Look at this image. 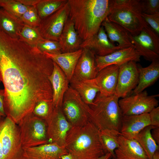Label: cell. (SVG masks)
Returning a JSON list of instances; mask_svg holds the SVG:
<instances>
[{
    "label": "cell",
    "mask_w": 159,
    "mask_h": 159,
    "mask_svg": "<svg viewBox=\"0 0 159 159\" xmlns=\"http://www.w3.org/2000/svg\"><path fill=\"white\" fill-rule=\"evenodd\" d=\"M53 62L35 47L0 31V80L6 116L16 124L41 101L52 102Z\"/></svg>",
    "instance_id": "1"
},
{
    "label": "cell",
    "mask_w": 159,
    "mask_h": 159,
    "mask_svg": "<svg viewBox=\"0 0 159 159\" xmlns=\"http://www.w3.org/2000/svg\"><path fill=\"white\" fill-rule=\"evenodd\" d=\"M69 19L82 42L96 35L110 11V0H68Z\"/></svg>",
    "instance_id": "2"
},
{
    "label": "cell",
    "mask_w": 159,
    "mask_h": 159,
    "mask_svg": "<svg viewBox=\"0 0 159 159\" xmlns=\"http://www.w3.org/2000/svg\"><path fill=\"white\" fill-rule=\"evenodd\" d=\"M65 147L75 159H97L107 153L100 130L90 121L82 126L71 127Z\"/></svg>",
    "instance_id": "3"
},
{
    "label": "cell",
    "mask_w": 159,
    "mask_h": 159,
    "mask_svg": "<svg viewBox=\"0 0 159 159\" xmlns=\"http://www.w3.org/2000/svg\"><path fill=\"white\" fill-rule=\"evenodd\" d=\"M115 95L106 96L99 92L90 105V121L100 130H109L120 135L123 115Z\"/></svg>",
    "instance_id": "4"
},
{
    "label": "cell",
    "mask_w": 159,
    "mask_h": 159,
    "mask_svg": "<svg viewBox=\"0 0 159 159\" xmlns=\"http://www.w3.org/2000/svg\"><path fill=\"white\" fill-rule=\"evenodd\" d=\"M110 21L117 23L132 36L139 34L148 24L142 16L140 0H110Z\"/></svg>",
    "instance_id": "5"
},
{
    "label": "cell",
    "mask_w": 159,
    "mask_h": 159,
    "mask_svg": "<svg viewBox=\"0 0 159 159\" xmlns=\"http://www.w3.org/2000/svg\"><path fill=\"white\" fill-rule=\"evenodd\" d=\"M22 145L24 147L39 146L48 143L46 121L30 113L17 124Z\"/></svg>",
    "instance_id": "6"
},
{
    "label": "cell",
    "mask_w": 159,
    "mask_h": 159,
    "mask_svg": "<svg viewBox=\"0 0 159 159\" xmlns=\"http://www.w3.org/2000/svg\"><path fill=\"white\" fill-rule=\"evenodd\" d=\"M62 111L72 126H82L90 121V107L70 86L65 92L61 106Z\"/></svg>",
    "instance_id": "7"
},
{
    "label": "cell",
    "mask_w": 159,
    "mask_h": 159,
    "mask_svg": "<svg viewBox=\"0 0 159 159\" xmlns=\"http://www.w3.org/2000/svg\"><path fill=\"white\" fill-rule=\"evenodd\" d=\"M1 139L4 159H22L23 147L18 126L6 116L2 120Z\"/></svg>",
    "instance_id": "8"
},
{
    "label": "cell",
    "mask_w": 159,
    "mask_h": 159,
    "mask_svg": "<svg viewBox=\"0 0 159 159\" xmlns=\"http://www.w3.org/2000/svg\"><path fill=\"white\" fill-rule=\"evenodd\" d=\"M158 95H148L146 91L122 98L118 104L123 115H131L149 113L158 106L156 97Z\"/></svg>",
    "instance_id": "9"
},
{
    "label": "cell",
    "mask_w": 159,
    "mask_h": 159,
    "mask_svg": "<svg viewBox=\"0 0 159 159\" xmlns=\"http://www.w3.org/2000/svg\"><path fill=\"white\" fill-rule=\"evenodd\" d=\"M48 143L64 147L67 133L72 126L67 120L61 107H54L46 120Z\"/></svg>",
    "instance_id": "10"
},
{
    "label": "cell",
    "mask_w": 159,
    "mask_h": 159,
    "mask_svg": "<svg viewBox=\"0 0 159 159\" xmlns=\"http://www.w3.org/2000/svg\"><path fill=\"white\" fill-rule=\"evenodd\" d=\"M67 2L55 12L41 20L38 28L43 38L59 41L64 25L69 17Z\"/></svg>",
    "instance_id": "11"
},
{
    "label": "cell",
    "mask_w": 159,
    "mask_h": 159,
    "mask_svg": "<svg viewBox=\"0 0 159 159\" xmlns=\"http://www.w3.org/2000/svg\"><path fill=\"white\" fill-rule=\"evenodd\" d=\"M132 43L140 54L150 61L159 59V37L150 26L145 27L138 35L130 36Z\"/></svg>",
    "instance_id": "12"
},
{
    "label": "cell",
    "mask_w": 159,
    "mask_h": 159,
    "mask_svg": "<svg viewBox=\"0 0 159 159\" xmlns=\"http://www.w3.org/2000/svg\"><path fill=\"white\" fill-rule=\"evenodd\" d=\"M139 72L136 62L130 61L119 66L115 95L119 98L127 96L137 86Z\"/></svg>",
    "instance_id": "13"
},
{
    "label": "cell",
    "mask_w": 159,
    "mask_h": 159,
    "mask_svg": "<svg viewBox=\"0 0 159 159\" xmlns=\"http://www.w3.org/2000/svg\"><path fill=\"white\" fill-rule=\"evenodd\" d=\"M82 49V53L77 64L70 83L93 79L99 72L95 52L87 49Z\"/></svg>",
    "instance_id": "14"
},
{
    "label": "cell",
    "mask_w": 159,
    "mask_h": 159,
    "mask_svg": "<svg viewBox=\"0 0 159 159\" xmlns=\"http://www.w3.org/2000/svg\"><path fill=\"white\" fill-rule=\"evenodd\" d=\"M95 56L97 67L99 71L110 65L120 66L130 61L139 62L141 56L133 46L117 50L105 56L95 54Z\"/></svg>",
    "instance_id": "15"
},
{
    "label": "cell",
    "mask_w": 159,
    "mask_h": 159,
    "mask_svg": "<svg viewBox=\"0 0 159 159\" xmlns=\"http://www.w3.org/2000/svg\"><path fill=\"white\" fill-rule=\"evenodd\" d=\"M119 66L110 65L98 72L93 80L99 90L105 96L115 95L117 86Z\"/></svg>",
    "instance_id": "16"
},
{
    "label": "cell",
    "mask_w": 159,
    "mask_h": 159,
    "mask_svg": "<svg viewBox=\"0 0 159 159\" xmlns=\"http://www.w3.org/2000/svg\"><path fill=\"white\" fill-rule=\"evenodd\" d=\"M68 153L64 147L47 143L37 146L23 148L22 159H61Z\"/></svg>",
    "instance_id": "17"
},
{
    "label": "cell",
    "mask_w": 159,
    "mask_h": 159,
    "mask_svg": "<svg viewBox=\"0 0 159 159\" xmlns=\"http://www.w3.org/2000/svg\"><path fill=\"white\" fill-rule=\"evenodd\" d=\"M80 48L92 50L96 55L100 56H105L122 49L110 41L104 27L102 26L96 35L82 42Z\"/></svg>",
    "instance_id": "18"
},
{
    "label": "cell",
    "mask_w": 159,
    "mask_h": 159,
    "mask_svg": "<svg viewBox=\"0 0 159 159\" xmlns=\"http://www.w3.org/2000/svg\"><path fill=\"white\" fill-rule=\"evenodd\" d=\"M150 125L149 113L123 115L120 133L126 138L133 140L142 130Z\"/></svg>",
    "instance_id": "19"
},
{
    "label": "cell",
    "mask_w": 159,
    "mask_h": 159,
    "mask_svg": "<svg viewBox=\"0 0 159 159\" xmlns=\"http://www.w3.org/2000/svg\"><path fill=\"white\" fill-rule=\"evenodd\" d=\"M52 72L49 77L52 90V104L54 107H61L64 96L69 87V80L59 67L53 62Z\"/></svg>",
    "instance_id": "20"
},
{
    "label": "cell",
    "mask_w": 159,
    "mask_h": 159,
    "mask_svg": "<svg viewBox=\"0 0 159 159\" xmlns=\"http://www.w3.org/2000/svg\"><path fill=\"white\" fill-rule=\"evenodd\" d=\"M119 146L114 151L113 159H148L142 147L135 140L120 135Z\"/></svg>",
    "instance_id": "21"
},
{
    "label": "cell",
    "mask_w": 159,
    "mask_h": 159,
    "mask_svg": "<svg viewBox=\"0 0 159 159\" xmlns=\"http://www.w3.org/2000/svg\"><path fill=\"white\" fill-rule=\"evenodd\" d=\"M82 51V49H80L74 52L62 53L57 54L47 53H44L59 67L70 82Z\"/></svg>",
    "instance_id": "22"
},
{
    "label": "cell",
    "mask_w": 159,
    "mask_h": 159,
    "mask_svg": "<svg viewBox=\"0 0 159 159\" xmlns=\"http://www.w3.org/2000/svg\"><path fill=\"white\" fill-rule=\"evenodd\" d=\"M107 36L112 43L116 42L122 49L134 46L130 38L131 35L125 29L119 24L110 21L107 17L102 24Z\"/></svg>",
    "instance_id": "23"
},
{
    "label": "cell",
    "mask_w": 159,
    "mask_h": 159,
    "mask_svg": "<svg viewBox=\"0 0 159 159\" xmlns=\"http://www.w3.org/2000/svg\"><path fill=\"white\" fill-rule=\"evenodd\" d=\"M59 42L62 53L74 52L80 49L82 42L75 28L73 23L69 18L60 37Z\"/></svg>",
    "instance_id": "24"
},
{
    "label": "cell",
    "mask_w": 159,
    "mask_h": 159,
    "mask_svg": "<svg viewBox=\"0 0 159 159\" xmlns=\"http://www.w3.org/2000/svg\"><path fill=\"white\" fill-rule=\"evenodd\" d=\"M148 66L138 67L139 78L138 84L133 91V94L140 93L151 85L159 77V59H154Z\"/></svg>",
    "instance_id": "25"
},
{
    "label": "cell",
    "mask_w": 159,
    "mask_h": 159,
    "mask_svg": "<svg viewBox=\"0 0 159 159\" xmlns=\"http://www.w3.org/2000/svg\"><path fill=\"white\" fill-rule=\"evenodd\" d=\"M24 24L20 19L0 9V30L12 38L19 39V34Z\"/></svg>",
    "instance_id": "26"
},
{
    "label": "cell",
    "mask_w": 159,
    "mask_h": 159,
    "mask_svg": "<svg viewBox=\"0 0 159 159\" xmlns=\"http://www.w3.org/2000/svg\"><path fill=\"white\" fill-rule=\"evenodd\" d=\"M156 127L149 125L142 130L136 136L135 140L144 151L148 159H152L159 146L152 138L151 130Z\"/></svg>",
    "instance_id": "27"
},
{
    "label": "cell",
    "mask_w": 159,
    "mask_h": 159,
    "mask_svg": "<svg viewBox=\"0 0 159 159\" xmlns=\"http://www.w3.org/2000/svg\"><path fill=\"white\" fill-rule=\"evenodd\" d=\"M70 84V86L77 92L83 101L89 106L93 104L100 92L93 79Z\"/></svg>",
    "instance_id": "28"
},
{
    "label": "cell",
    "mask_w": 159,
    "mask_h": 159,
    "mask_svg": "<svg viewBox=\"0 0 159 159\" xmlns=\"http://www.w3.org/2000/svg\"><path fill=\"white\" fill-rule=\"evenodd\" d=\"M68 0H39L35 6L42 20L59 9Z\"/></svg>",
    "instance_id": "29"
},
{
    "label": "cell",
    "mask_w": 159,
    "mask_h": 159,
    "mask_svg": "<svg viewBox=\"0 0 159 159\" xmlns=\"http://www.w3.org/2000/svg\"><path fill=\"white\" fill-rule=\"evenodd\" d=\"M19 39L28 44L36 47L37 44L44 39L38 27L24 25L19 34Z\"/></svg>",
    "instance_id": "30"
},
{
    "label": "cell",
    "mask_w": 159,
    "mask_h": 159,
    "mask_svg": "<svg viewBox=\"0 0 159 159\" xmlns=\"http://www.w3.org/2000/svg\"><path fill=\"white\" fill-rule=\"evenodd\" d=\"M118 135L109 130L100 131L101 138L107 153H110L112 159L115 157V150L119 146Z\"/></svg>",
    "instance_id": "31"
},
{
    "label": "cell",
    "mask_w": 159,
    "mask_h": 159,
    "mask_svg": "<svg viewBox=\"0 0 159 159\" xmlns=\"http://www.w3.org/2000/svg\"><path fill=\"white\" fill-rule=\"evenodd\" d=\"M0 7L19 19L28 7L22 4L18 0H0Z\"/></svg>",
    "instance_id": "32"
},
{
    "label": "cell",
    "mask_w": 159,
    "mask_h": 159,
    "mask_svg": "<svg viewBox=\"0 0 159 159\" xmlns=\"http://www.w3.org/2000/svg\"><path fill=\"white\" fill-rule=\"evenodd\" d=\"M20 19L24 24L34 27H39L41 21L35 6H28Z\"/></svg>",
    "instance_id": "33"
},
{
    "label": "cell",
    "mask_w": 159,
    "mask_h": 159,
    "mask_svg": "<svg viewBox=\"0 0 159 159\" xmlns=\"http://www.w3.org/2000/svg\"><path fill=\"white\" fill-rule=\"evenodd\" d=\"M36 47L43 53L57 54L62 53L58 41L44 39L40 41Z\"/></svg>",
    "instance_id": "34"
},
{
    "label": "cell",
    "mask_w": 159,
    "mask_h": 159,
    "mask_svg": "<svg viewBox=\"0 0 159 159\" xmlns=\"http://www.w3.org/2000/svg\"><path fill=\"white\" fill-rule=\"evenodd\" d=\"M53 107L52 102L41 101L35 105L33 113L35 116L46 121Z\"/></svg>",
    "instance_id": "35"
},
{
    "label": "cell",
    "mask_w": 159,
    "mask_h": 159,
    "mask_svg": "<svg viewBox=\"0 0 159 159\" xmlns=\"http://www.w3.org/2000/svg\"><path fill=\"white\" fill-rule=\"evenodd\" d=\"M140 1L143 13L147 14H153L159 13V0Z\"/></svg>",
    "instance_id": "36"
},
{
    "label": "cell",
    "mask_w": 159,
    "mask_h": 159,
    "mask_svg": "<svg viewBox=\"0 0 159 159\" xmlns=\"http://www.w3.org/2000/svg\"><path fill=\"white\" fill-rule=\"evenodd\" d=\"M144 20L153 31L159 35V13L153 14L142 13Z\"/></svg>",
    "instance_id": "37"
},
{
    "label": "cell",
    "mask_w": 159,
    "mask_h": 159,
    "mask_svg": "<svg viewBox=\"0 0 159 159\" xmlns=\"http://www.w3.org/2000/svg\"><path fill=\"white\" fill-rule=\"evenodd\" d=\"M150 125L155 127H159V107L153 108L149 113Z\"/></svg>",
    "instance_id": "38"
},
{
    "label": "cell",
    "mask_w": 159,
    "mask_h": 159,
    "mask_svg": "<svg viewBox=\"0 0 159 159\" xmlns=\"http://www.w3.org/2000/svg\"><path fill=\"white\" fill-rule=\"evenodd\" d=\"M4 90L0 89V113L3 116H6L4 106Z\"/></svg>",
    "instance_id": "39"
},
{
    "label": "cell",
    "mask_w": 159,
    "mask_h": 159,
    "mask_svg": "<svg viewBox=\"0 0 159 159\" xmlns=\"http://www.w3.org/2000/svg\"><path fill=\"white\" fill-rule=\"evenodd\" d=\"M21 3L26 6H35L39 0H18Z\"/></svg>",
    "instance_id": "40"
},
{
    "label": "cell",
    "mask_w": 159,
    "mask_h": 159,
    "mask_svg": "<svg viewBox=\"0 0 159 159\" xmlns=\"http://www.w3.org/2000/svg\"><path fill=\"white\" fill-rule=\"evenodd\" d=\"M152 136L156 143L159 144V127H156L152 130Z\"/></svg>",
    "instance_id": "41"
},
{
    "label": "cell",
    "mask_w": 159,
    "mask_h": 159,
    "mask_svg": "<svg viewBox=\"0 0 159 159\" xmlns=\"http://www.w3.org/2000/svg\"><path fill=\"white\" fill-rule=\"evenodd\" d=\"M2 124V120H0V159H4L2 149V145L1 139V135Z\"/></svg>",
    "instance_id": "42"
},
{
    "label": "cell",
    "mask_w": 159,
    "mask_h": 159,
    "mask_svg": "<svg viewBox=\"0 0 159 159\" xmlns=\"http://www.w3.org/2000/svg\"><path fill=\"white\" fill-rule=\"evenodd\" d=\"M112 158V157L111 154L110 153H107L97 159H110Z\"/></svg>",
    "instance_id": "43"
},
{
    "label": "cell",
    "mask_w": 159,
    "mask_h": 159,
    "mask_svg": "<svg viewBox=\"0 0 159 159\" xmlns=\"http://www.w3.org/2000/svg\"><path fill=\"white\" fill-rule=\"evenodd\" d=\"M61 159H75L72 155L70 154H67L62 155L61 157Z\"/></svg>",
    "instance_id": "44"
},
{
    "label": "cell",
    "mask_w": 159,
    "mask_h": 159,
    "mask_svg": "<svg viewBox=\"0 0 159 159\" xmlns=\"http://www.w3.org/2000/svg\"><path fill=\"white\" fill-rule=\"evenodd\" d=\"M152 159H159V151H156L154 154Z\"/></svg>",
    "instance_id": "45"
},
{
    "label": "cell",
    "mask_w": 159,
    "mask_h": 159,
    "mask_svg": "<svg viewBox=\"0 0 159 159\" xmlns=\"http://www.w3.org/2000/svg\"><path fill=\"white\" fill-rule=\"evenodd\" d=\"M2 116H3L0 113V120H1V118Z\"/></svg>",
    "instance_id": "46"
},
{
    "label": "cell",
    "mask_w": 159,
    "mask_h": 159,
    "mask_svg": "<svg viewBox=\"0 0 159 159\" xmlns=\"http://www.w3.org/2000/svg\"><path fill=\"white\" fill-rule=\"evenodd\" d=\"M0 82H1V81H0Z\"/></svg>",
    "instance_id": "47"
}]
</instances>
